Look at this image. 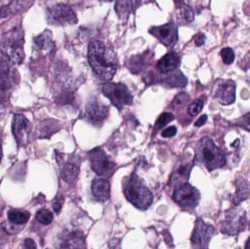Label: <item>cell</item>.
Returning <instances> with one entry per match:
<instances>
[{
	"instance_id": "1",
	"label": "cell",
	"mask_w": 250,
	"mask_h": 249,
	"mask_svg": "<svg viewBox=\"0 0 250 249\" xmlns=\"http://www.w3.org/2000/svg\"><path fill=\"white\" fill-rule=\"evenodd\" d=\"M88 61L100 80H111L118 66L117 55L112 48L100 40L91 41L88 45Z\"/></svg>"
},
{
	"instance_id": "2",
	"label": "cell",
	"mask_w": 250,
	"mask_h": 249,
	"mask_svg": "<svg viewBox=\"0 0 250 249\" xmlns=\"http://www.w3.org/2000/svg\"><path fill=\"white\" fill-rule=\"evenodd\" d=\"M24 35L21 27L12 28L3 35L0 50L4 57L13 64H20L24 59Z\"/></svg>"
},
{
	"instance_id": "3",
	"label": "cell",
	"mask_w": 250,
	"mask_h": 249,
	"mask_svg": "<svg viewBox=\"0 0 250 249\" xmlns=\"http://www.w3.org/2000/svg\"><path fill=\"white\" fill-rule=\"evenodd\" d=\"M195 162L208 171H213L223 168L226 165V159L211 138L204 137L197 145Z\"/></svg>"
},
{
	"instance_id": "4",
	"label": "cell",
	"mask_w": 250,
	"mask_h": 249,
	"mask_svg": "<svg viewBox=\"0 0 250 249\" xmlns=\"http://www.w3.org/2000/svg\"><path fill=\"white\" fill-rule=\"evenodd\" d=\"M124 192L128 201L141 210L148 209L154 200L152 193L135 173L130 175L125 186Z\"/></svg>"
},
{
	"instance_id": "5",
	"label": "cell",
	"mask_w": 250,
	"mask_h": 249,
	"mask_svg": "<svg viewBox=\"0 0 250 249\" xmlns=\"http://www.w3.org/2000/svg\"><path fill=\"white\" fill-rule=\"evenodd\" d=\"M102 92L111 103L122 110L125 105H131L133 96L127 86L122 83H107L103 85Z\"/></svg>"
},
{
	"instance_id": "6",
	"label": "cell",
	"mask_w": 250,
	"mask_h": 249,
	"mask_svg": "<svg viewBox=\"0 0 250 249\" xmlns=\"http://www.w3.org/2000/svg\"><path fill=\"white\" fill-rule=\"evenodd\" d=\"M246 225V212L241 208H235L226 212L220 230L225 235H236L243 232Z\"/></svg>"
},
{
	"instance_id": "7",
	"label": "cell",
	"mask_w": 250,
	"mask_h": 249,
	"mask_svg": "<svg viewBox=\"0 0 250 249\" xmlns=\"http://www.w3.org/2000/svg\"><path fill=\"white\" fill-rule=\"evenodd\" d=\"M91 168L98 175L109 178L115 172L117 165L101 148L91 151L89 153Z\"/></svg>"
},
{
	"instance_id": "8",
	"label": "cell",
	"mask_w": 250,
	"mask_h": 249,
	"mask_svg": "<svg viewBox=\"0 0 250 249\" xmlns=\"http://www.w3.org/2000/svg\"><path fill=\"white\" fill-rule=\"evenodd\" d=\"M19 82L17 70L7 62H0V103L5 102L10 98Z\"/></svg>"
},
{
	"instance_id": "9",
	"label": "cell",
	"mask_w": 250,
	"mask_h": 249,
	"mask_svg": "<svg viewBox=\"0 0 250 249\" xmlns=\"http://www.w3.org/2000/svg\"><path fill=\"white\" fill-rule=\"evenodd\" d=\"M173 200L185 210H193L199 204L201 194L195 187L186 183L175 188Z\"/></svg>"
},
{
	"instance_id": "10",
	"label": "cell",
	"mask_w": 250,
	"mask_h": 249,
	"mask_svg": "<svg viewBox=\"0 0 250 249\" xmlns=\"http://www.w3.org/2000/svg\"><path fill=\"white\" fill-rule=\"evenodd\" d=\"M213 96L223 105H231L236 99V83L232 80L218 79L213 87Z\"/></svg>"
},
{
	"instance_id": "11",
	"label": "cell",
	"mask_w": 250,
	"mask_h": 249,
	"mask_svg": "<svg viewBox=\"0 0 250 249\" xmlns=\"http://www.w3.org/2000/svg\"><path fill=\"white\" fill-rule=\"evenodd\" d=\"M193 163V157L192 155L188 154L182 156L176 164L174 171L172 172L169 186L175 189L188 183Z\"/></svg>"
},
{
	"instance_id": "12",
	"label": "cell",
	"mask_w": 250,
	"mask_h": 249,
	"mask_svg": "<svg viewBox=\"0 0 250 249\" xmlns=\"http://www.w3.org/2000/svg\"><path fill=\"white\" fill-rule=\"evenodd\" d=\"M48 18L51 23L61 26L75 24L78 22L77 17L72 7L63 3L50 7L48 10Z\"/></svg>"
},
{
	"instance_id": "13",
	"label": "cell",
	"mask_w": 250,
	"mask_h": 249,
	"mask_svg": "<svg viewBox=\"0 0 250 249\" xmlns=\"http://www.w3.org/2000/svg\"><path fill=\"white\" fill-rule=\"evenodd\" d=\"M214 233L215 230L214 227L206 225L202 219H197L191 236L192 247L197 249L208 248V244Z\"/></svg>"
},
{
	"instance_id": "14",
	"label": "cell",
	"mask_w": 250,
	"mask_h": 249,
	"mask_svg": "<svg viewBox=\"0 0 250 249\" xmlns=\"http://www.w3.org/2000/svg\"><path fill=\"white\" fill-rule=\"evenodd\" d=\"M149 33L157 38L161 43L169 48L174 46L179 39L177 26L172 21L162 26L151 28Z\"/></svg>"
},
{
	"instance_id": "15",
	"label": "cell",
	"mask_w": 250,
	"mask_h": 249,
	"mask_svg": "<svg viewBox=\"0 0 250 249\" xmlns=\"http://www.w3.org/2000/svg\"><path fill=\"white\" fill-rule=\"evenodd\" d=\"M108 115V108L98 99H91L85 109V118L95 126H101Z\"/></svg>"
},
{
	"instance_id": "16",
	"label": "cell",
	"mask_w": 250,
	"mask_h": 249,
	"mask_svg": "<svg viewBox=\"0 0 250 249\" xmlns=\"http://www.w3.org/2000/svg\"><path fill=\"white\" fill-rule=\"evenodd\" d=\"M13 135L19 146H23L27 143L28 136L30 132L31 124L29 120L23 115H15L12 124Z\"/></svg>"
},
{
	"instance_id": "17",
	"label": "cell",
	"mask_w": 250,
	"mask_h": 249,
	"mask_svg": "<svg viewBox=\"0 0 250 249\" xmlns=\"http://www.w3.org/2000/svg\"><path fill=\"white\" fill-rule=\"evenodd\" d=\"M154 57V54L149 51H146L142 54L132 56L126 61V67L133 74H139L145 70L151 62Z\"/></svg>"
},
{
	"instance_id": "18",
	"label": "cell",
	"mask_w": 250,
	"mask_h": 249,
	"mask_svg": "<svg viewBox=\"0 0 250 249\" xmlns=\"http://www.w3.org/2000/svg\"><path fill=\"white\" fill-rule=\"evenodd\" d=\"M181 64V58L176 52H170L165 55L157 62L156 69L160 74H166L178 70Z\"/></svg>"
},
{
	"instance_id": "19",
	"label": "cell",
	"mask_w": 250,
	"mask_h": 249,
	"mask_svg": "<svg viewBox=\"0 0 250 249\" xmlns=\"http://www.w3.org/2000/svg\"><path fill=\"white\" fill-rule=\"evenodd\" d=\"M92 191L97 200L105 202L109 200L111 187L107 180L104 178H95L92 184Z\"/></svg>"
},
{
	"instance_id": "20",
	"label": "cell",
	"mask_w": 250,
	"mask_h": 249,
	"mask_svg": "<svg viewBox=\"0 0 250 249\" xmlns=\"http://www.w3.org/2000/svg\"><path fill=\"white\" fill-rule=\"evenodd\" d=\"M164 75L166 76L159 79L157 83H164L170 88L185 87L188 84V79L179 70H176Z\"/></svg>"
},
{
	"instance_id": "21",
	"label": "cell",
	"mask_w": 250,
	"mask_h": 249,
	"mask_svg": "<svg viewBox=\"0 0 250 249\" xmlns=\"http://www.w3.org/2000/svg\"><path fill=\"white\" fill-rule=\"evenodd\" d=\"M142 0H118L115 4V11L120 19H127L129 14L135 11Z\"/></svg>"
},
{
	"instance_id": "22",
	"label": "cell",
	"mask_w": 250,
	"mask_h": 249,
	"mask_svg": "<svg viewBox=\"0 0 250 249\" xmlns=\"http://www.w3.org/2000/svg\"><path fill=\"white\" fill-rule=\"evenodd\" d=\"M60 247L62 249H83L85 246L84 235L80 231H73L66 235Z\"/></svg>"
},
{
	"instance_id": "23",
	"label": "cell",
	"mask_w": 250,
	"mask_h": 249,
	"mask_svg": "<svg viewBox=\"0 0 250 249\" xmlns=\"http://www.w3.org/2000/svg\"><path fill=\"white\" fill-rule=\"evenodd\" d=\"M176 4V18L182 24H189L194 20L195 15L193 10L189 6L185 4L183 1L175 0Z\"/></svg>"
},
{
	"instance_id": "24",
	"label": "cell",
	"mask_w": 250,
	"mask_h": 249,
	"mask_svg": "<svg viewBox=\"0 0 250 249\" xmlns=\"http://www.w3.org/2000/svg\"><path fill=\"white\" fill-rule=\"evenodd\" d=\"M29 1L30 0H14L7 5L1 7L0 10V18L4 19L23 11L24 9L29 7Z\"/></svg>"
},
{
	"instance_id": "25",
	"label": "cell",
	"mask_w": 250,
	"mask_h": 249,
	"mask_svg": "<svg viewBox=\"0 0 250 249\" xmlns=\"http://www.w3.org/2000/svg\"><path fill=\"white\" fill-rule=\"evenodd\" d=\"M35 48L37 51L50 52L54 48V43L52 40V35L50 31H45L41 35L34 39Z\"/></svg>"
},
{
	"instance_id": "26",
	"label": "cell",
	"mask_w": 250,
	"mask_h": 249,
	"mask_svg": "<svg viewBox=\"0 0 250 249\" xmlns=\"http://www.w3.org/2000/svg\"><path fill=\"white\" fill-rule=\"evenodd\" d=\"M250 196L249 183L243 178H239L236 183V190L233 195V203L239 205L241 202L247 200Z\"/></svg>"
},
{
	"instance_id": "27",
	"label": "cell",
	"mask_w": 250,
	"mask_h": 249,
	"mask_svg": "<svg viewBox=\"0 0 250 249\" xmlns=\"http://www.w3.org/2000/svg\"><path fill=\"white\" fill-rule=\"evenodd\" d=\"M79 171L80 170L77 165L73 163H67L62 170V178L68 184H71L79 176Z\"/></svg>"
},
{
	"instance_id": "28",
	"label": "cell",
	"mask_w": 250,
	"mask_h": 249,
	"mask_svg": "<svg viewBox=\"0 0 250 249\" xmlns=\"http://www.w3.org/2000/svg\"><path fill=\"white\" fill-rule=\"evenodd\" d=\"M29 217L30 215L28 213H23V212L16 211H13L8 213L9 221L16 225H24L28 222Z\"/></svg>"
},
{
	"instance_id": "29",
	"label": "cell",
	"mask_w": 250,
	"mask_h": 249,
	"mask_svg": "<svg viewBox=\"0 0 250 249\" xmlns=\"http://www.w3.org/2000/svg\"><path fill=\"white\" fill-rule=\"evenodd\" d=\"M189 95L185 92H181V93L178 94L176 96H175L174 99H173L172 105H173V108L175 110L181 109V108H184L188 102L189 101Z\"/></svg>"
},
{
	"instance_id": "30",
	"label": "cell",
	"mask_w": 250,
	"mask_h": 249,
	"mask_svg": "<svg viewBox=\"0 0 250 249\" xmlns=\"http://www.w3.org/2000/svg\"><path fill=\"white\" fill-rule=\"evenodd\" d=\"M175 116L170 113H163L157 118L156 121L154 128L156 130H160L163 127H166L168 123L174 119Z\"/></svg>"
},
{
	"instance_id": "31",
	"label": "cell",
	"mask_w": 250,
	"mask_h": 249,
	"mask_svg": "<svg viewBox=\"0 0 250 249\" xmlns=\"http://www.w3.org/2000/svg\"><path fill=\"white\" fill-rule=\"evenodd\" d=\"M36 218L38 222H41L42 225H48L52 222L54 216L49 210L42 209L37 213Z\"/></svg>"
},
{
	"instance_id": "32",
	"label": "cell",
	"mask_w": 250,
	"mask_h": 249,
	"mask_svg": "<svg viewBox=\"0 0 250 249\" xmlns=\"http://www.w3.org/2000/svg\"><path fill=\"white\" fill-rule=\"evenodd\" d=\"M222 58L223 62L227 65L233 64L235 60V54L233 50L230 48H224L222 50L221 52Z\"/></svg>"
},
{
	"instance_id": "33",
	"label": "cell",
	"mask_w": 250,
	"mask_h": 249,
	"mask_svg": "<svg viewBox=\"0 0 250 249\" xmlns=\"http://www.w3.org/2000/svg\"><path fill=\"white\" fill-rule=\"evenodd\" d=\"M204 102L201 99H196L193 102L189 105V108H188V113L189 115L192 116H195L198 115L202 111L204 108Z\"/></svg>"
},
{
	"instance_id": "34",
	"label": "cell",
	"mask_w": 250,
	"mask_h": 249,
	"mask_svg": "<svg viewBox=\"0 0 250 249\" xmlns=\"http://www.w3.org/2000/svg\"><path fill=\"white\" fill-rule=\"evenodd\" d=\"M234 124L250 132V113L240 117L235 121Z\"/></svg>"
},
{
	"instance_id": "35",
	"label": "cell",
	"mask_w": 250,
	"mask_h": 249,
	"mask_svg": "<svg viewBox=\"0 0 250 249\" xmlns=\"http://www.w3.org/2000/svg\"><path fill=\"white\" fill-rule=\"evenodd\" d=\"M21 225H16V224L10 222V223H4V226H3L4 230L9 234H15L21 230L20 228Z\"/></svg>"
},
{
	"instance_id": "36",
	"label": "cell",
	"mask_w": 250,
	"mask_h": 249,
	"mask_svg": "<svg viewBox=\"0 0 250 249\" xmlns=\"http://www.w3.org/2000/svg\"><path fill=\"white\" fill-rule=\"evenodd\" d=\"M176 133H177V129H176V127H174V126H172V127H167V129H166V130L162 133V136H163V137L168 138V137H172L176 135Z\"/></svg>"
},
{
	"instance_id": "37",
	"label": "cell",
	"mask_w": 250,
	"mask_h": 249,
	"mask_svg": "<svg viewBox=\"0 0 250 249\" xmlns=\"http://www.w3.org/2000/svg\"><path fill=\"white\" fill-rule=\"evenodd\" d=\"M206 42V36L204 34L201 33V32H199V33L195 35V38H194V42H195V45H196L197 47H201Z\"/></svg>"
},
{
	"instance_id": "38",
	"label": "cell",
	"mask_w": 250,
	"mask_h": 249,
	"mask_svg": "<svg viewBox=\"0 0 250 249\" xmlns=\"http://www.w3.org/2000/svg\"><path fill=\"white\" fill-rule=\"evenodd\" d=\"M63 200L62 197L56 199L55 201L53 203V208H54V211L59 213L61 210L62 206Z\"/></svg>"
},
{
	"instance_id": "39",
	"label": "cell",
	"mask_w": 250,
	"mask_h": 249,
	"mask_svg": "<svg viewBox=\"0 0 250 249\" xmlns=\"http://www.w3.org/2000/svg\"><path fill=\"white\" fill-rule=\"evenodd\" d=\"M207 118H208V116L207 115H203L202 116L200 117L198 120H197L196 122L195 123V127H200L201 126L204 125L207 122Z\"/></svg>"
},
{
	"instance_id": "40",
	"label": "cell",
	"mask_w": 250,
	"mask_h": 249,
	"mask_svg": "<svg viewBox=\"0 0 250 249\" xmlns=\"http://www.w3.org/2000/svg\"><path fill=\"white\" fill-rule=\"evenodd\" d=\"M24 244L25 247L27 249H35L37 248L36 244H35V241L32 239H30V238H27V239L25 240Z\"/></svg>"
},
{
	"instance_id": "41",
	"label": "cell",
	"mask_w": 250,
	"mask_h": 249,
	"mask_svg": "<svg viewBox=\"0 0 250 249\" xmlns=\"http://www.w3.org/2000/svg\"><path fill=\"white\" fill-rule=\"evenodd\" d=\"M1 159H2V149L0 145V162H1Z\"/></svg>"
}]
</instances>
